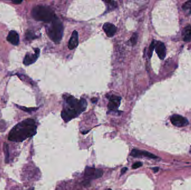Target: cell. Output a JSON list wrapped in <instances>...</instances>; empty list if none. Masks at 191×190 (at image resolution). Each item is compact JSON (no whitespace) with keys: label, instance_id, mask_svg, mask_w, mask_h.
Returning <instances> with one entry per match:
<instances>
[{"label":"cell","instance_id":"cell-14","mask_svg":"<svg viewBox=\"0 0 191 190\" xmlns=\"http://www.w3.org/2000/svg\"><path fill=\"white\" fill-rule=\"evenodd\" d=\"M3 152L5 153V162L6 163H8L10 154H9V146L7 143H4V144H3Z\"/></svg>","mask_w":191,"mask_h":190},{"label":"cell","instance_id":"cell-23","mask_svg":"<svg viewBox=\"0 0 191 190\" xmlns=\"http://www.w3.org/2000/svg\"><path fill=\"white\" fill-rule=\"evenodd\" d=\"M13 2L15 3V4H20L21 2H22V1H13Z\"/></svg>","mask_w":191,"mask_h":190},{"label":"cell","instance_id":"cell-20","mask_svg":"<svg viewBox=\"0 0 191 190\" xmlns=\"http://www.w3.org/2000/svg\"><path fill=\"white\" fill-rule=\"evenodd\" d=\"M143 166V163H142L141 162H135V163H134L132 166V168L133 169H138L140 167H142Z\"/></svg>","mask_w":191,"mask_h":190},{"label":"cell","instance_id":"cell-2","mask_svg":"<svg viewBox=\"0 0 191 190\" xmlns=\"http://www.w3.org/2000/svg\"><path fill=\"white\" fill-rule=\"evenodd\" d=\"M65 105L61 112V116L66 122L79 116L87 108V103L83 98L78 100L74 96L69 95L65 99Z\"/></svg>","mask_w":191,"mask_h":190},{"label":"cell","instance_id":"cell-6","mask_svg":"<svg viewBox=\"0 0 191 190\" xmlns=\"http://www.w3.org/2000/svg\"><path fill=\"white\" fill-rule=\"evenodd\" d=\"M34 52V54L27 53L26 54L23 61V63L25 65H30L37 60L40 54V49L38 48L35 49Z\"/></svg>","mask_w":191,"mask_h":190},{"label":"cell","instance_id":"cell-26","mask_svg":"<svg viewBox=\"0 0 191 190\" xmlns=\"http://www.w3.org/2000/svg\"><path fill=\"white\" fill-rule=\"evenodd\" d=\"M190 153H191V148H190Z\"/></svg>","mask_w":191,"mask_h":190},{"label":"cell","instance_id":"cell-22","mask_svg":"<svg viewBox=\"0 0 191 190\" xmlns=\"http://www.w3.org/2000/svg\"><path fill=\"white\" fill-rule=\"evenodd\" d=\"M127 170H128V168H127V167H124V168H123V169L121 170V174L125 173L126 172Z\"/></svg>","mask_w":191,"mask_h":190},{"label":"cell","instance_id":"cell-1","mask_svg":"<svg viewBox=\"0 0 191 190\" xmlns=\"http://www.w3.org/2000/svg\"><path fill=\"white\" fill-rule=\"evenodd\" d=\"M36 133V126L34 120L27 119L16 124L11 130L8 139L14 142H21L31 137Z\"/></svg>","mask_w":191,"mask_h":190},{"label":"cell","instance_id":"cell-3","mask_svg":"<svg viewBox=\"0 0 191 190\" xmlns=\"http://www.w3.org/2000/svg\"><path fill=\"white\" fill-rule=\"evenodd\" d=\"M31 14L35 20L47 23L51 22L56 17L52 8L43 5L35 6L32 10Z\"/></svg>","mask_w":191,"mask_h":190},{"label":"cell","instance_id":"cell-10","mask_svg":"<svg viewBox=\"0 0 191 190\" xmlns=\"http://www.w3.org/2000/svg\"><path fill=\"white\" fill-rule=\"evenodd\" d=\"M103 30L107 37H111L116 34L117 28L114 24L109 22H106L103 26Z\"/></svg>","mask_w":191,"mask_h":190},{"label":"cell","instance_id":"cell-4","mask_svg":"<svg viewBox=\"0 0 191 190\" xmlns=\"http://www.w3.org/2000/svg\"><path fill=\"white\" fill-rule=\"evenodd\" d=\"M47 33L49 38L56 44H59L61 41L64 27L61 20L56 17L50 24L46 27Z\"/></svg>","mask_w":191,"mask_h":190},{"label":"cell","instance_id":"cell-28","mask_svg":"<svg viewBox=\"0 0 191 190\" xmlns=\"http://www.w3.org/2000/svg\"><path fill=\"white\" fill-rule=\"evenodd\" d=\"M190 13H191V12H190Z\"/></svg>","mask_w":191,"mask_h":190},{"label":"cell","instance_id":"cell-18","mask_svg":"<svg viewBox=\"0 0 191 190\" xmlns=\"http://www.w3.org/2000/svg\"><path fill=\"white\" fill-rule=\"evenodd\" d=\"M182 8L183 10H187L191 9V1H188L185 2L182 6Z\"/></svg>","mask_w":191,"mask_h":190},{"label":"cell","instance_id":"cell-16","mask_svg":"<svg viewBox=\"0 0 191 190\" xmlns=\"http://www.w3.org/2000/svg\"><path fill=\"white\" fill-rule=\"evenodd\" d=\"M137 37H138V36H137V34L136 33L132 35V36H131V37L130 38V39L129 40V42H130L131 45L134 46V45H135L137 44Z\"/></svg>","mask_w":191,"mask_h":190},{"label":"cell","instance_id":"cell-8","mask_svg":"<svg viewBox=\"0 0 191 190\" xmlns=\"http://www.w3.org/2000/svg\"><path fill=\"white\" fill-rule=\"evenodd\" d=\"M109 103L108 105V108L109 110L115 111L119 108L121 98V97L116 95H111L109 97Z\"/></svg>","mask_w":191,"mask_h":190},{"label":"cell","instance_id":"cell-9","mask_svg":"<svg viewBox=\"0 0 191 190\" xmlns=\"http://www.w3.org/2000/svg\"><path fill=\"white\" fill-rule=\"evenodd\" d=\"M155 48L158 57L161 60H163L166 56V48L164 43L160 41H157L155 43Z\"/></svg>","mask_w":191,"mask_h":190},{"label":"cell","instance_id":"cell-15","mask_svg":"<svg viewBox=\"0 0 191 190\" xmlns=\"http://www.w3.org/2000/svg\"><path fill=\"white\" fill-rule=\"evenodd\" d=\"M131 156L134 157H143L142 150H140L138 149H134L131 152Z\"/></svg>","mask_w":191,"mask_h":190},{"label":"cell","instance_id":"cell-25","mask_svg":"<svg viewBox=\"0 0 191 190\" xmlns=\"http://www.w3.org/2000/svg\"><path fill=\"white\" fill-rule=\"evenodd\" d=\"M153 171H154L155 172H157V171L159 170V169L158 167H155V168H153Z\"/></svg>","mask_w":191,"mask_h":190},{"label":"cell","instance_id":"cell-5","mask_svg":"<svg viewBox=\"0 0 191 190\" xmlns=\"http://www.w3.org/2000/svg\"><path fill=\"white\" fill-rule=\"evenodd\" d=\"M171 121L173 125L178 127H182L188 124V121L185 117L178 114H174L171 116Z\"/></svg>","mask_w":191,"mask_h":190},{"label":"cell","instance_id":"cell-7","mask_svg":"<svg viewBox=\"0 0 191 190\" xmlns=\"http://www.w3.org/2000/svg\"><path fill=\"white\" fill-rule=\"evenodd\" d=\"M103 175L102 171L100 169H96L93 167H87L85 170V176L91 179H97Z\"/></svg>","mask_w":191,"mask_h":190},{"label":"cell","instance_id":"cell-11","mask_svg":"<svg viewBox=\"0 0 191 190\" xmlns=\"http://www.w3.org/2000/svg\"><path fill=\"white\" fill-rule=\"evenodd\" d=\"M7 40L14 45H18L20 41L19 35L16 31L11 30L8 34Z\"/></svg>","mask_w":191,"mask_h":190},{"label":"cell","instance_id":"cell-27","mask_svg":"<svg viewBox=\"0 0 191 190\" xmlns=\"http://www.w3.org/2000/svg\"><path fill=\"white\" fill-rule=\"evenodd\" d=\"M107 190H111V189H107Z\"/></svg>","mask_w":191,"mask_h":190},{"label":"cell","instance_id":"cell-17","mask_svg":"<svg viewBox=\"0 0 191 190\" xmlns=\"http://www.w3.org/2000/svg\"><path fill=\"white\" fill-rule=\"evenodd\" d=\"M155 41L154 40L151 42V44H150V46H149V51H148V56H149V58H150L152 56V54H153V50L155 48Z\"/></svg>","mask_w":191,"mask_h":190},{"label":"cell","instance_id":"cell-21","mask_svg":"<svg viewBox=\"0 0 191 190\" xmlns=\"http://www.w3.org/2000/svg\"><path fill=\"white\" fill-rule=\"evenodd\" d=\"M36 35H35L32 32H27L26 34V37L27 39H34L36 38Z\"/></svg>","mask_w":191,"mask_h":190},{"label":"cell","instance_id":"cell-24","mask_svg":"<svg viewBox=\"0 0 191 190\" xmlns=\"http://www.w3.org/2000/svg\"><path fill=\"white\" fill-rule=\"evenodd\" d=\"M97 99L96 98H94L92 99V102H93V103H95L97 102Z\"/></svg>","mask_w":191,"mask_h":190},{"label":"cell","instance_id":"cell-13","mask_svg":"<svg viewBox=\"0 0 191 190\" xmlns=\"http://www.w3.org/2000/svg\"><path fill=\"white\" fill-rule=\"evenodd\" d=\"M182 35L183 36V40L185 42H188L191 40V26H188L184 28Z\"/></svg>","mask_w":191,"mask_h":190},{"label":"cell","instance_id":"cell-19","mask_svg":"<svg viewBox=\"0 0 191 190\" xmlns=\"http://www.w3.org/2000/svg\"><path fill=\"white\" fill-rule=\"evenodd\" d=\"M17 107L18 108L20 109L21 110L25 111V112H31L32 111H34V110H35L36 109L35 108H26V107H21V106H19V105H16Z\"/></svg>","mask_w":191,"mask_h":190},{"label":"cell","instance_id":"cell-12","mask_svg":"<svg viewBox=\"0 0 191 190\" xmlns=\"http://www.w3.org/2000/svg\"><path fill=\"white\" fill-rule=\"evenodd\" d=\"M78 45V33L75 30L71 35L68 42V48L70 50H73L77 47Z\"/></svg>","mask_w":191,"mask_h":190}]
</instances>
